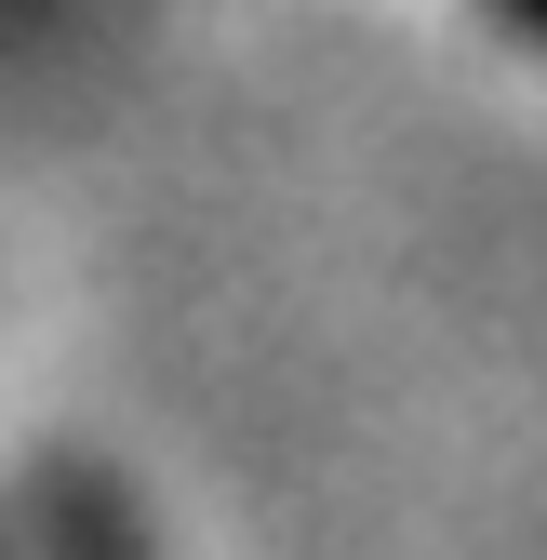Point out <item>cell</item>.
Wrapping results in <instances>:
<instances>
[{"label": "cell", "instance_id": "cell-1", "mask_svg": "<svg viewBox=\"0 0 547 560\" xmlns=\"http://www.w3.org/2000/svg\"><path fill=\"white\" fill-rule=\"evenodd\" d=\"M40 534H54V560H148L133 508L107 494L94 467H54V480H40Z\"/></svg>", "mask_w": 547, "mask_h": 560}, {"label": "cell", "instance_id": "cell-2", "mask_svg": "<svg viewBox=\"0 0 547 560\" xmlns=\"http://www.w3.org/2000/svg\"><path fill=\"white\" fill-rule=\"evenodd\" d=\"M508 27H521V40H547V0H508Z\"/></svg>", "mask_w": 547, "mask_h": 560}]
</instances>
